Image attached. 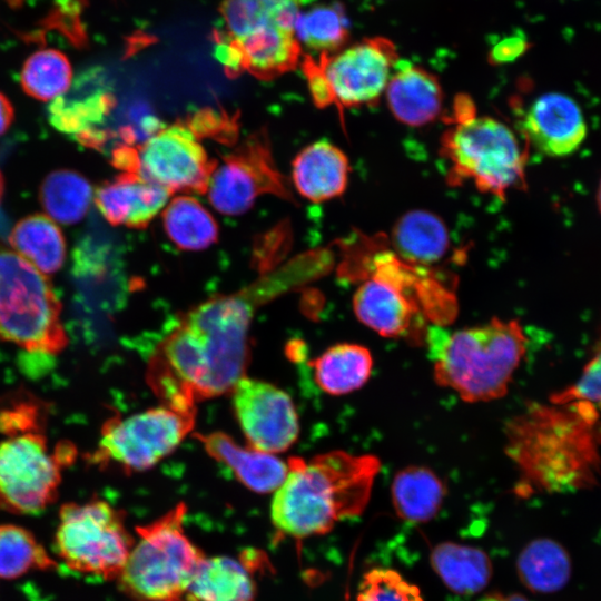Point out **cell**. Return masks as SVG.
Here are the masks:
<instances>
[{"label":"cell","instance_id":"6da1fadb","mask_svg":"<svg viewBox=\"0 0 601 601\" xmlns=\"http://www.w3.org/2000/svg\"><path fill=\"white\" fill-rule=\"evenodd\" d=\"M306 270L302 259L289 262L245 289L190 309L151 364V384L167 405L194 410L197 400L231 391L244 377L256 308L300 283Z\"/></svg>","mask_w":601,"mask_h":601},{"label":"cell","instance_id":"7a4b0ae2","mask_svg":"<svg viewBox=\"0 0 601 601\" xmlns=\"http://www.w3.org/2000/svg\"><path fill=\"white\" fill-rule=\"evenodd\" d=\"M599 412L580 403L528 405L505 430V452L532 490L564 493L593 485L599 472Z\"/></svg>","mask_w":601,"mask_h":601},{"label":"cell","instance_id":"3957f363","mask_svg":"<svg viewBox=\"0 0 601 601\" xmlns=\"http://www.w3.org/2000/svg\"><path fill=\"white\" fill-rule=\"evenodd\" d=\"M380 461L373 455L344 451L319 454L309 461L288 460V472L275 491L270 516L285 535L303 539L324 534L343 519L366 508Z\"/></svg>","mask_w":601,"mask_h":601},{"label":"cell","instance_id":"277c9868","mask_svg":"<svg viewBox=\"0 0 601 601\" xmlns=\"http://www.w3.org/2000/svg\"><path fill=\"white\" fill-rule=\"evenodd\" d=\"M434 378L466 402H487L508 392L526 349L515 319L490 322L437 335L433 344Z\"/></svg>","mask_w":601,"mask_h":601},{"label":"cell","instance_id":"5b68a950","mask_svg":"<svg viewBox=\"0 0 601 601\" xmlns=\"http://www.w3.org/2000/svg\"><path fill=\"white\" fill-rule=\"evenodd\" d=\"M449 124L440 149L449 164V183L470 181L501 199L508 190L524 187L528 154L511 128L495 118L477 116L464 95L456 98Z\"/></svg>","mask_w":601,"mask_h":601},{"label":"cell","instance_id":"8992f818","mask_svg":"<svg viewBox=\"0 0 601 601\" xmlns=\"http://www.w3.org/2000/svg\"><path fill=\"white\" fill-rule=\"evenodd\" d=\"M185 514L180 503L137 528L139 539L117 578L127 593L146 601H168L187 592L205 556L184 532Z\"/></svg>","mask_w":601,"mask_h":601},{"label":"cell","instance_id":"52a82bcc","mask_svg":"<svg viewBox=\"0 0 601 601\" xmlns=\"http://www.w3.org/2000/svg\"><path fill=\"white\" fill-rule=\"evenodd\" d=\"M0 342L46 355L67 345L61 304L48 278L22 256L1 247Z\"/></svg>","mask_w":601,"mask_h":601},{"label":"cell","instance_id":"ba28073f","mask_svg":"<svg viewBox=\"0 0 601 601\" xmlns=\"http://www.w3.org/2000/svg\"><path fill=\"white\" fill-rule=\"evenodd\" d=\"M56 551L73 571L118 578L135 543L122 518L101 500L67 503L60 510Z\"/></svg>","mask_w":601,"mask_h":601},{"label":"cell","instance_id":"9c48e42d","mask_svg":"<svg viewBox=\"0 0 601 601\" xmlns=\"http://www.w3.org/2000/svg\"><path fill=\"white\" fill-rule=\"evenodd\" d=\"M75 453L66 443L51 452L46 436L33 428L9 433L0 443V510L35 514L47 508Z\"/></svg>","mask_w":601,"mask_h":601},{"label":"cell","instance_id":"30bf717a","mask_svg":"<svg viewBox=\"0 0 601 601\" xmlns=\"http://www.w3.org/2000/svg\"><path fill=\"white\" fill-rule=\"evenodd\" d=\"M193 425L194 413L168 405L110 418L101 430L92 461L131 471L150 469L176 450Z\"/></svg>","mask_w":601,"mask_h":601},{"label":"cell","instance_id":"8fae6325","mask_svg":"<svg viewBox=\"0 0 601 601\" xmlns=\"http://www.w3.org/2000/svg\"><path fill=\"white\" fill-rule=\"evenodd\" d=\"M423 267L412 265L395 253L374 256L371 275L356 289L353 308L367 327L385 337H400L410 332L418 305L416 289L424 283Z\"/></svg>","mask_w":601,"mask_h":601},{"label":"cell","instance_id":"7c38bea8","mask_svg":"<svg viewBox=\"0 0 601 601\" xmlns=\"http://www.w3.org/2000/svg\"><path fill=\"white\" fill-rule=\"evenodd\" d=\"M398 60L393 41L372 37L336 52L322 53L314 62L328 104L351 108L376 102Z\"/></svg>","mask_w":601,"mask_h":601},{"label":"cell","instance_id":"4fadbf2b","mask_svg":"<svg viewBox=\"0 0 601 601\" xmlns=\"http://www.w3.org/2000/svg\"><path fill=\"white\" fill-rule=\"evenodd\" d=\"M135 160V175L170 191L204 190L211 169L197 135L183 124H173L148 138Z\"/></svg>","mask_w":601,"mask_h":601},{"label":"cell","instance_id":"5bb4252c","mask_svg":"<svg viewBox=\"0 0 601 601\" xmlns=\"http://www.w3.org/2000/svg\"><path fill=\"white\" fill-rule=\"evenodd\" d=\"M231 393L236 418L250 446L276 454L295 443L299 421L286 392L270 383L244 376Z\"/></svg>","mask_w":601,"mask_h":601},{"label":"cell","instance_id":"9a60e30c","mask_svg":"<svg viewBox=\"0 0 601 601\" xmlns=\"http://www.w3.org/2000/svg\"><path fill=\"white\" fill-rule=\"evenodd\" d=\"M521 131L546 156L563 157L574 152L587 136V125L578 104L566 95L539 96L526 108Z\"/></svg>","mask_w":601,"mask_h":601},{"label":"cell","instance_id":"2e32d148","mask_svg":"<svg viewBox=\"0 0 601 601\" xmlns=\"http://www.w3.org/2000/svg\"><path fill=\"white\" fill-rule=\"evenodd\" d=\"M114 105L111 95L88 82L87 76L77 80L62 96L48 107L50 124L59 131L72 136L86 147H100L106 134L98 128Z\"/></svg>","mask_w":601,"mask_h":601},{"label":"cell","instance_id":"e0dca14e","mask_svg":"<svg viewBox=\"0 0 601 601\" xmlns=\"http://www.w3.org/2000/svg\"><path fill=\"white\" fill-rule=\"evenodd\" d=\"M171 191L137 175H127L100 186L93 198L100 214L116 226L142 227L159 215Z\"/></svg>","mask_w":601,"mask_h":601},{"label":"cell","instance_id":"ac0fdd59","mask_svg":"<svg viewBox=\"0 0 601 601\" xmlns=\"http://www.w3.org/2000/svg\"><path fill=\"white\" fill-rule=\"evenodd\" d=\"M384 92L393 116L407 126L430 124L442 110L443 91L437 78L407 61H397Z\"/></svg>","mask_w":601,"mask_h":601},{"label":"cell","instance_id":"d6986e66","mask_svg":"<svg viewBox=\"0 0 601 601\" xmlns=\"http://www.w3.org/2000/svg\"><path fill=\"white\" fill-rule=\"evenodd\" d=\"M206 452L226 465L249 490L265 494L275 492L288 472V462L253 446H242L223 432L197 435Z\"/></svg>","mask_w":601,"mask_h":601},{"label":"cell","instance_id":"ffe728a7","mask_svg":"<svg viewBox=\"0 0 601 601\" xmlns=\"http://www.w3.org/2000/svg\"><path fill=\"white\" fill-rule=\"evenodd\" d=\"M349 162L346 155L327 140L305 147L294 159L292 178L296 190L315 203L342 195L347 186Z\"/></svg>","mask_w":601,"mask_h":601},{"label":"cell","instance_id":"44dd1931","mask_svg":"<svg viewBox=\"0 0 601 601\" xmlns=\"http://www.w3.org/2000/svg\"><path fill=\"white\" fill-rule=\"evenodd\" d=\"M264 185L258 165L249 157L233 156L210 169L204 190L217 213L237 216L252 208Z\"/></svg>","mask_w":601,"mask_h":601},{"label":"cell","instance_id":"7402d4cb","mask_svg":"<svg viewBox=\"0 0 601 601\" xmlns=\"http://www.w3.org/2000/svg\"><path fill=\"white\" fill-rule=\"evenodd\" d=\"M392 244L400 258L423 267L439 262L445 255L450 237L439 216L428 210L414 209L395 223Z\"/></svg>","mask_w":601,"mask_h":601},{"label":"cell","instance_id":"603a6c76","mask_svg":"<svg viewBox=\"0 0 601 601\" xmlns=\"http://www.w3.org/2000/svg\"><path fill=\"white\" fill-rule=\"evenodd\" d=\"M304 0H223L225 36L238 40L270 30H294Z\"/></svg>","mask_w":601,"mask_h":601},{"label":"cell","instance_id":"cb8c5ba5","mask_svg":"<svg viewBox=\"0 0 601 601\" xmlns=\"http://www.w3.org/2000/svg\"><path fill=\"white\" fill-rule=\"evenodd\" d=\"M430 561L443 583L461 595L482 591L492 577L489 555L474 546L443 542L432 550Z\"/></svg>","mask_w":601,"mask_h":601},{"label":"cell","instance_id":"d4e9b609","mask_svg":"<svg viewBox=\"0 0 601 601\" xmlns=\"http://www.w3.org/2000/svg\"><path fill=\"white\" fill-rule=\"evenodd\" d=\"M317 385L327 394L345 395L361 388L370 378L373 358L358 344H336L312 363Z\"/></svg>","mask_w":601,"mask_h":601},{"label":"cell","instance_id":"484cf974","mask_svg":"<svg viewBox=\"0 0 601 601\" xmlns=\"http://www.w3.org/2000/svg\"><path fill=\"white\" fill-rule=\"evenodd\" d=\"M391 490L397 515L412 523L433 519L445 496V486L441 479L431 469L417 465L398 471Z\"/></svg>","mask_w":601,"mask_h":601},{"label":"cell","instance_id":"4316f807","mask_svg":"<svg viewBox=\"0 0 601 601\" xmlns=\"http://www.w3.org/2000/svg\"><path fill=\"white\" fill-rule=\"evenodd\" d=\"M254 595L249 571L228 556L204 558L187 589L195 601H253Z\"/></svg>","mask_w":601,"mask_h":601},{"label":"cell","instance_id":"83f0119b","mask_svg":"<svg viewBox=\"0 0 601 601\" xmlns=\"http://www.w3.org/2000/svg\"><path fill=\"white\" fill-rule=\"evenodd\" d=\"M230 41L242 55L244 69L263 78L290 70L302 53L294 30L262 31Z\"/></svg>","mask_w":601,"mask_h":601},{"label":"cell","instance_id":"f1b7e54d","mask_svg":"<svg viewBox=\"0 0 601 601\" xmlns=\"http://www.w3.org/2000/svg\"><path fill=\"white\" fill-rule=\"evenodd\" d=\"M11 246L42 274L60 269L66 258V242L60 228L45 215L28 216L13 227Z\"/></svg>","mask_w":601,"mask_h":601},{"label":"cell","instance_id":"f546056e","mask_svg":"<svg viewBox=\"0 0 601 601\" xmlns=\"http://www.w3.org/2000/svg\"><path fill=\"white\" fill-rule=\"evenodd\" d=\"M162 225L173 244L184 250H203L218 237V226L197 198L180 195L169 200L162 210Z\"/></svg>","mask_w":601,"mask_h":601},{"label":"cell","instance_id":"4dcf8cb0","mask_svg":"<svg viewBox=\"0 0 601 601\" xmlns=\"http://www.w3.org/2000/svg\"><path fill=\"white\" fill-rule=\"evenodd\" d=\"M516 571L529 590L551 593L568 582L571 564L566 551L559 543L538 539L530 542L519 554Z\"/></svg>","mask_w":601,"mask_h":601},{"label":"cell","instance_id":"1f68e13d","mask_svg":"<svg viewBox=\"0 0 601 601\" xmlns=\"http://www.w3.org/2000/svg\"><path fill=\"white\" fill-rule=\"evenodd\" d=\"M93 198L89 181L78 173L67 169L49 174L40 188V201L47 214L65 225L81 220Z\"/></svg>","mask_w":601,"mask_h":601},{"label":"cell","instance_id":"d6a6232c","mask_svg":"<svg viewBox=\"0 0 601 601\" xmlns=\"http://www.w3.org/2000/svg\"><path fill=\"white\" fill-rule=\"evenodd\" d=\"M294 33L300 47L321 55L333 53L347 42L349 23L341 4H318L299 12Z\"/></svg>","mask_w":601,"mask_h":601},{"label":"cell","instance_id":"836d02e7","mask_svg":"<svg viewBox=\"0 0 601 601\" xmlns=\"http://www.w3.org/2000/svg\"><path fill=\"white\" fill-rule=\"evenodd\" d=\"M72 69L67 56L57 49H40L30 55L20 71L23 91L40 101L55 100L71 85Z\"/></svg>","mask_w":601,"mask_h":601},{"label":"cell","instance_id":"e575fe53","mask_svg":"<svg viewBox=\"0 0 601 601\" xmlns=\"http://www.w3.org/2000/svg\"><path fill=\"white\" fill-rule=\"evenodd\" d=\"M55 561L26 529L0 525V577L18 578L32 569H51Z\"/></svg>","mask_w":601,"mask_h":601},{"label":"cell","instance_id":"d590c367","mask_svg":"<svg viewBox=\"0 0 601 601\" xmlns=\"http://www.w3.org/2000/svg\"><path fill=\"white\" fill-rule=\"evenodd\" d=\"M356 601H423L420 589L397 571L375 568L367 571L358 587Z\"/></svg>","mask_w":601,"mask_h":601},{"label":"cell","instance_id":"8d00e7d4","mask_svg":"<svg viewBox=\"0 0 601 601\" xmlns=\"http://www.w3.org/2000/svg\"><path fill=\"white\" fill-rule=\"evenodd\" d=\"M554 403H585L601 413V341L580 377L550 397Z\"/></svg>","mask_w":601,"mask_h":601},{"label":"cell","instance_id":"74e56055","mask_svg":"<svg viewBox=\"0 0 601 601\" xmlns=\"http://www.w3.org/2000/svg\"><path fill=\"white\" fill-rule=\"evenodd\" d=\"M528 49V41L524 37L512 36L497 42L490 52V61L492 63L509 62Z\"/></svg>","mask_w":601,"mask_h":601},{"label":"cell","instance_id":"f35d334b","mask_svg":"<svg viewBox=\"0 0 601 601\" xmlns=\"http://www.w3.org/2000/svg\"><path fill=\"white\" fill-rule=\"evenodd\" d=\"M13 115L11 102L0 92V136L10 127Z\"/></svg>","mask_w":601,"mask_h":601},{"label":"cell","instance_id":"ab89813d","mask_svg":"<svg viewBox=\"0 0 601 601\" xmlns=\"http://www.w3.org/2000/svg\"><path fill=\"white\" fill-rule=\"evenodd\" d=\"M480 601H529L525 597L521 594H502V593H491L483 597Z\"/></svg>","mask_w":601,"mask_h":601},{"label":"cell","instance_id":"60d3db41","mask_svg":"<svg viewBox=\"0 0 601 601\" xmlns=\"http://www.w3.org/2000/svg\"><path fill=\"white\" fill-rule=\"evenodd\" d=\"M597 201H598V207H599V209L601 211V181H600V185H599V188H598Z\"/></svg>","mask_w":601,"mask_h":601},{"label":"cell","instance_id":"b9f144b4","mask_svg":"<svg viewBox=\"0 0 601 601\" xmlns=\"http://www.w3.org/2000/svg\"><path fill=\"white\" fill-rule=\"evenodd\" d=\"M2 191H3V180H2V177H1V174H0V199H1V196H2Z\"/></svg>","mask_w":601,"mask_h":601},{"label":"cell","instance_id":"7bdbcfd3","mask_svg":"<svg viewBox=\"0 0 601 601\" xmlns=\"http://www.w3.org/2000/svg\"><path fill=\"white\" fill-rule=\"evenodd\" d=\"M168 601H195V600L189 599V598H187V599L177 598V599H173V600H168Z\"/></svg>","mask_w":601,"mask_h":601}]
</instances>
